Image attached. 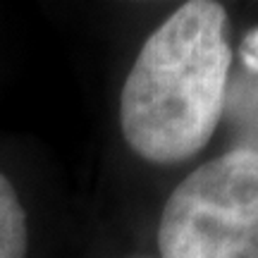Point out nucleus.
<instances>
[{
    "label": "nucleus",
    "mask_w": 258,
    "mask_h": 258,
    "mask_svg": "<svg viewBox=\"0 0 258 258\" xmlns=\"http://www.w3.org/2000/svg\"><path fill=\"white\" fill-rule=\"evenodd\" d=\"M158 246L163 258H258V151L196 167L167 199Z\"/></svg>",
    "instance_id": "f03ea898"
},
{
    "label": "nucleus",
    "mask_w": 258,
    "mask_h": 258,
    "mask_svg": "<svg viewBox=\"0 0 258 258\" xmlns=\"http://www.w3.org/2000/svg\"><path fill=\"white\" fill-rule=\"evenodd\" d=\"M27 215L15 186L0 175V258H27Z\"/></svg>",
    "instance_id": "20e7f679"
},
{
    "label": "nucleus",
    "mask_w": 258,
    "mask_h": 258,
    "mask_svg": "<svg viewBox=\"0 0 258 258\" xmlns=\"http://www.w3.org/2000/svg\"><path fill=\"white\" fill-rule=\"evenodd\" d=\"M241 64L246 74H258V29H253L241 43Z\"/></svg>",
    "instance_id": "39448f33"
},
{
    "label": "nucleus",
    "mask_w": 258,
    "mask_h": 258,
    "mask_svg": "<svg viewBox=\"0 0 258 258\" xmlns=\"http://www.w3.org/2000/svg\"><path fill=\"white\" fill-rule=\"evenodd\" d=\"M232 50L220 3L194 0L148 36L120 98V127L144 160L196 156L225 112Z\"/></svg>",
    "instance_id": "f257e3e1"
},
{
    "label": "nucleus",
    "mask_w": 258,
    "mask_h": 258,
    "mask_svg": "<svg viewBox=\"0 0 258 258\" xmlns=\"http://www.w3.org/2000/svg\"><path fill=\"white\" fill-rule=\"evenodd\" d=\"M225 112L241 141L239 148L258 151V74H241L232 86L227 84Z\"/></svg>",
    "instance_id": "7ed1b4c3"
}]
</instances>
